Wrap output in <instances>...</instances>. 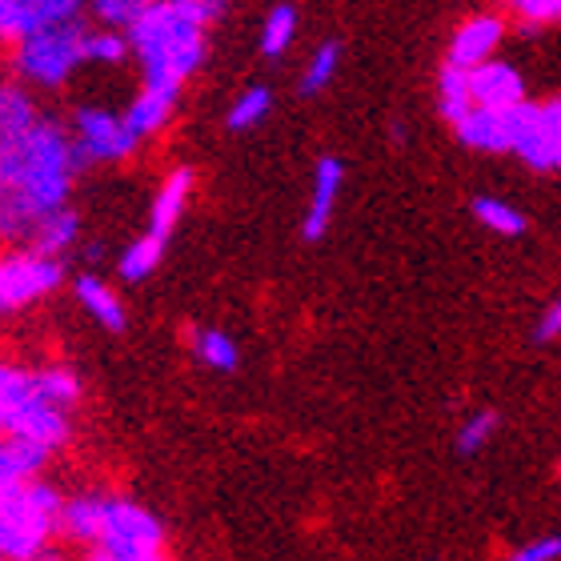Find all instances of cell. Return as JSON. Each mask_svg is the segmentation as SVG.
<instances>
[{"instance_id":"obj_1","label":"cell","mask_w":561,"mask_h":561,"mask_svg":"<svg viewBox=\"0 0 561 561\" xmlns=\"http://www.w3.org/2000/svg\"><path fill=\"white\" fill-rule=\"evenodd\" d=\"M77 152L69 121L45 117L12 145H0V241L28 249L36 229L69 209L77 185Z\"/></svg>"},{"instance_id":"obj_2","label":"cell","mask_w":561,"mask_h":561,"mask_svg":"<svg viewBox=\"0 0 561 561\" xmlns=\"http://www.w3.org/2000/svg\"><path fill=\"white\" fill-rule=\"evenodd\" d=\"M225 16L217 0H145L133 21L129 48L140 69V89L181 96L209 57V28Z\"/></svg>"},{"instance_id":"obj_3","label":"cell","mask_w":561,"mask_h":561,"mask_svg":"<svg viewBox=\"0 0 561 561\" xmlns=\"http://www.w3.org/2000/svg\"><path fill=\"white\" fill-rule=\"evenodd\" d=\"M69 493L57 481H28L0 502V561H36L60 541V510Z\"/></svg>"},{"instance_id":"obj_4","label":"cell","mask_w":561,"mask_h":561,"mask_svg":"<svg viewBox=\"0 0 561 561\" xmlns=\"http://www.w3.org/2000/svg\"><path fill=\"white\" fill-rule=\"evenodd\" d=\"M93 28V16L84 12L77 21L45 28V33L28 36L24 45L9 48V72L12 81H21L24 89H45L57 93L72 81V72L84 65V36Z\"/></svg>"},{"instance_id":"obj_5","label":"cell","mask_w":561,"mask_h":561,"mask_svg":"<svg viewBox=\"0 0 561 561\" xmlns=\"http://www.w3.org/2000/svg\"><path fill=\"white\" fill-rule=\"evenodd\" d=\"M164 541H169L164 522L149 505H140L137 497H125V493H108L96 553H108L117 561H157L164 558Z\"/></svg>"},{"instance_id":"obj_6","label":"cell","mask_w":561,"mask_h":561,"mask_svg":"<svg viewBox=\"0 0 561 561\" xmlns=\"http://www.w3.org/2000/svg\"><path fill=\"white\" fill-rule=\"evenodd\" d=\"M69 133H72V152H77V164L84 169H96V164H125L137 157L140 140L129 129L125 113L108 105H72L69 113Z\"/></svg>"},{"instance_id":"obj_7","label":"cell","mask_w":561,"mask_h":561,"mask_svg":"<svg viewBox=\"0 0 561 561\" xmlns=\"http://www.w3.org/2000/svg\"><path fill=\"white\" fill-rule=\"evenodd\" d=\"M69 261L36 257L33 249H4L0 253V317L24 313L45 297L69 285Z\"/></svg>"},{"instance_id":"obj_8","label":"cell","mask_w":561,"mask_h":561,"mask_svg":"<svg viewBox=\"0 0 561 561\" xmlns=\"http://www.w3.org/2000/svg\"><path fill=\"white\" fill-rule=\"evenodd\" d=\"M514 157L534 173H561V96L529 101L522 113V137Z\"/></svg>"},{"instance_id":"obj_9","label":"cell","mask_w":561,"mask_h":561,"mask_svg":"<svg viewBox=\"0 0 561 561\" xmlns=\"http://www.w3.org/2000/svg\"><path fill=\"white\" fill-rule=\"evenodd\" d=\"M84 4L77 0H0V45H24L28 36L69 24L84 16Z\"/></svg>"},{"instance_id":"obj_10","label":"cell","mask_w":561,"mask_h":561,"mask_svg":"<svg viewBox=\"0 0 561 561\" xmlns=\"http://www.w3.org/2000/svg\"><path fill=\"white\" fill-rule=\"evenodd\" d=\"M505 33H510V21L502 12H473L466 21L457 24L454 36H449V48H445V65L454 69H481L497 60V48H502Z\"/></svg>"},{"instance_id":"obj_11","label":"cell","mask_w":561,"mask_h":561,"mask_svg":"<svg viewBox=\"0 0 561 561\" xmlns=\"http://www.w3.org/2000/svg\"><path fill=\"white\" fill-rule=\"evenodd\" d=\"M341 188H345V161L337 152L317 157L313 164V185H309V205L301 213V241L317 245L325 241V233L333 229V213H337Z\"/></svg>"},{"instance_id":"obj_12","label":"cell","mask_w":561,"mask_h":561,"mask_svg":"<svg viewBox=\"0 0 561 561\" xmlns=\"http://www.w3.org/2000/svg\"><path fill=\"white\" fill-rule=\"evenodd\" d=\"M193 188H197V169H193V164H173V169L161 176L157 193H152L149 221H145L140 233L152 237V241H161V245L169 249L176 225H181L188 201H193Z\"/></svg>"},{"instance_id":"obj_13","label":"cell","mask_w":561,"mask_h":561,"mask_svg":"<svg viewBox=\"0 0 561 561\" xmlns=\"http://www.w3.org/2000/svg\"><path fill=\"white\" fill-rule=\"evenodd\" d=\"M526 105L510 108V113L473 108V113L454 129L457 145H461V149H473V152H514L517 137H522V113H526Z\"/></svg>"},{"instance_id":"obj_14","label":"cell","mask_w":561,"mask_h":561,"mask_svg":"<svg viewBox=\"0 0 561 561\" xmlns=\"http://www.w3.org/2000/svg\"><path fill=\"white\" fill-rule=\"evenodd\" d=\"M69 293H72V301L81 305L84 313L93 317L108 337H121V333L129 329V305H125V297H121V293L113 289L101 273L81 270L77 277L69 280Z\"/></svg>"},{"instance_id":"obj_15","label":"cell","mask_w":561,"mask_h":561,"mask_svg":"<svg viewBox=\"0 0 561 561\" xmlns=\"http://www.w3.org/2000/svg\"><path fill=\"white\" fill-rule=\"evenodd\" d=\"M469 89H473V105L490 108V113H510V108H522L529 101L522 69L502 57L469 72Z\"/></svg>"},{"instance_id":"obj_16","label":"cell","mask_w":561,"mask_h":561,"mask_svg":"<svg viewBox=\"0 0 561 561\" xmlns=\"http://www.w3.org/2000/svg\"><path fill=\"white\" fill-rule=\"evenodd\" d=\"M105 490H77L65 497L60 510V541H69L77 550L93 553L96 538H101V522H105Z\"/></svg>"},{"instance_id":"obj_17","label":"cell","mask_w":561,"mask_h":561,"mask_svg":"<svg viewBox=\"0 0 561 561\" xmlns=\"http://www.w3.org/2000/svg\"><path fill=\"white\" fill-rule=\"evenodd\" d=\"M48 461H53L48 449L4 433V437H0V502H4L9 493L21 490V485H28V481L45 478Z\"/></svg>"},{"instance_id":"obj_18","label":"cell","mask_w":561,"mask_h":561,"mask_svg":"<svg viewBox=\"0 0 561 561\" xmlns=\"http://www.w3.org/2000/svg\"><path fill=\"white\" fill-rule=\"evenodd\" d=\"M185 345L193 362L205 365L209 374H237L241 369V345L221 325H188Z\"/></svg>"},{"instance_id":"obj_19","label":"cell","mask_w":561,"mask_h":561,"mask_svg":"<svg viewBox=\"0 0 561 561\" xmlns=\"http://www.w3.org/2000/svg\"><path fill=\"white\" fill-rule=\"evenodd\" d=\"M176 105H181V96H169V93H152V89H137L129 96V105H125V121H129V129L137 133V140L161 137L169 129V121L176 117Z\"/></svg>"},{"instance_id":"obj_20","label":"cell","mask_w":561,"mask_h":561,"mask_svg":"<svg viewBox=\"0 0 561 561\" xmlns=\"http://www.w3.org/2000/svg\"><path fill=\"white\" fill-rule=\"evenodd\" d=\"M36 398H41L36 393V369L0 357V437L9 433L12 421L21 417Z\"/></svg>"},{"instance_id":"obj_21","label":"cell","mask_w":561,"mask_h":561,"mask_svg":"<svg viewBox=\"0 0 561 561\" xmlns=\"http://www.w3.org/2000/svg\"><path fill=\"white\" fill-rule=\"evenodd\" d=\"M84 237V217L81 209H65L57 213V217H48L41 229H36V237L28 241V249H33L36 257H48V261H69V253L77 245H81Z\"/></svg>"},{"instance_id":"obj_22","label":"cell","mask_w":561,"mask_h":561,"mask_svg":"<svg viewBox=\"0 0 561 561\" xmlns=\"http://www.w3.org/2000/svg\"><path fill=\"white\" fill-rule=\"evenodd\" d=\"M469 213H473V221H478L481 229H490L493 237H505V241H517V237L529 233V217L505 197L478 193V197L469 201Z\"/></svg>"},{"instance_id":"obj_23","label":"cell","mask_w":561,"mask_h":561,"mask_svg":"<svg viewBox=\"0 0 561 561\" xmlns=\"http://www.w3.org/2000/svg\"><path fill=\"white\" fill-rule=\"evenodd\" d=\"M341 57H345V45H341L337 36H325L321 45L309 53V60H305L301 77H297V93L309 101V96H321L329 89V84L337 81L341 72Z\"/></svg>"},{"instance_id":"obj_24","label":"cell","mask_w":561,"mask_h":561,"mask_svg":"<svg viewBox=\"0 0 561 561\" xmlns=\"http://www.w3.org/2000/svg\"><path fill=\"white\" fill-rule=\"evenodd\" d=\"M297 33H301V12H297V4H273V9L265 12V21H261V33H257L261 57H265V60H280L293 48Z\"/></svg>"},{"instance_id":"obj_25","label":"cell","mask_w":561,"mask_h":561,"mask_svg":"<svg viewBox=\"0 0 561 561\" xmlns=\"http://www.w3.org/2000/svg\"><path fill=\"white\" fill-rule=\"evenodd\" d=\"M36 389H41V398L48 405H57V410H69L77 413V405L84 401V381L77 369L60 362H48V365H36Z\"/></svg>"},{"instance_id":"obj_26","label":"cell","mask_w":561,"mask_h":561,"mask_svg":"<svg viewBox=\"0 0 561 561\" xmlns=\"http://www.w3.org/2000/svg\"><path fill=\"white\" fill-rule=\"evenodd\" d=\"M273 101H277V96H273L270 84H261V81L245 84V89L229 101V108H225V129L229 133H253L261 121L273 113Z\"/></svg>"},{"instance_id":"obj_27","label":"cell","mask_w":561,"mask_h":561,"mask_svg":"<svg viewBox=\"0 0 561 561\" xmlns=\"http://www.w3.org/2000/svg\"><path fill=\"white\" fill-rule=\"evenodd\" d=\"M473 89H469V72L454 69V65H442L437 72V113H442L449 125H461V121L473 113Z\"/></svg>"},{"instance_id":"obj_28","label":"cell","mask_w":561,"mask_h":561,"mask_svg":"<svg viewBox=\"0 0 561 561\" xmlns=\"http://www.w3.org/2000/svg\"><path fill=\"white\" fill-rule=\"evenodd\" d=\"M169 249L161 245V241H152V237H133L129 245L117 253V277L125 280V285H140V280H149L152 273L161 270V261Z\"/></svg>"},{"instance_id":"obj_29","label":"cell","mask_w":561,"mask_h":561,"mask_svg":"<svg viewBox=\"0 0 561 561\" xmlns=\"http://www.w3.org/2000/svg\"><path fill=\"white\" fill-rule=\"evenodd\" d=\"M133 57L129 36L117 33V28H101L93 24L89 36H84V65H105V69H117Z\"/></svg>"},{"instance_id":"obj_30","label":"cell","mask_w":561,"mask_h":561,"mask_svg":"<svg viewBox=\"0 0 561 561\" xmlns=\"http://www.w3.org/2000/svg\"><path fill=\"white\" fill-rule=\"evenodd\" d=\"M497 425H502V413L497 410H473L461 425H457L454 449L461 457H478L481 449L497 437Z\"/></svg>"},{"instance_id":"obj_31","label":"cell","mask_w":561,"mask_h":561,"mask_svg":"<svg viewBox=\"0 0 561 561\" xmlns=\"http://www.w3.org/2000/svg\"><path fill=\"white\" fill-rule=\"evenodd\" d=\"M510 21H514L522 33L558 28L561 24V0H514V4H510Z\"/></svg>"},{"instance_id":"obj_32","label":"cell","mask_w":561,"mask_h":561,"mask_svg":"<svg viewBox=\"0 0 561 561\" xmlns=\"http://www.w3.org/2000/svg\"><path fill=\"white\" fill-rule=\"evenodd\" d=\"M140 9H145V0H96V4H89V16H93V24H101V28L129 33L133 21L140 16Z\"/></svg>"},{"instance_id":"obj_33","label":"cell","mask_w":561,"mask_h":561,"mask_svg":"<svg viewBox=\"0 0 561 561\" xmlns=\"http://www.w3.org/2000/svg\"><path fill=\"white\" fill-rule=\"evenodd\" d=\"M505 561H561V534H541V538H529L526 546L510 550Z\"/></svg>"},{"instance_id":"obj_34","label":"cell","mask_w":561,"mask_h":561,"mask_svg":"<svg viewBox=\"0 0 561 561\" xmlns=\"http://www.w3.org/2000/svg\"><path fill=\"white\" fill-rule=\"evenodd\" d=\"M558 337H561V297L541 309L538 325H534V341H538V345H550V341H558Z\"/></svg>"},{"instance_id":"obj_35","label":"cell","mask_w":561,"mask_h":561,"mask_svg":"<svg viewBox=\"0 0 561 561\" xmlns=\"http://www.w3.org/2000/svg\"><path fill=\"white\" fill-rule=\"evenodd\" d=\"M558 473H561V461H558Z\"/></svg>"},{"instance_id":"obj_36","label":"cell","mask_w":561,"mask_h":561,"mask_svg":"<svg viewBox=\"0 0 561 561\" xmlns=\"http://www.w3.org/2000/svg\"><path fill=\"white\" fill-rule=\"evenodd\" d=\"M157 561H169V558H157Z\"/></svg>"}]
</instances>
